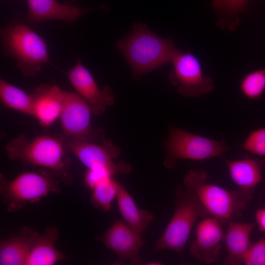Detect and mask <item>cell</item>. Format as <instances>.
Masks as SVG:
<instances>
[{
  "instance_id": "obj_1",
  "label": "cell",
  "mask_w": 265,
  "mask_h": 265,
  "mask_svg": "<svg viewBox=\"0 0 265 265\" xmlns=\"http://www.w3.org/2000/svg\"><path fill=\"white\" fill-rule=\"evenodd\" d=\"M115 46L135 79L171 62L179 50L171 38L159 36L141 23L134 24L129 33L119 39Z\"/></svg>"
},
{
  "instance_id": "obj_2",
  "label": "cell",
  "mask_w": 265,
  "mask_h": 265,
  "mask_svg": "<svg viewBox=\"0 0 265 265\" xmlns=\"http://www.w3.org/2000/svg\"><path fill=\"white\" fill-rule=\"evenodd\" d=\"M5 150L8 159L50 170L66 185L72 184L71 161L66 157L63 138L42 135L31 138L22 134L10 140Z\"/></svg>"
},
{
  "instance_id": "obj_3",
  "label": "cell",
  "mask_w": 265,
  "mask_h": 265,
  "mask_svg": "<svg viewBox=\"0 0 265 265\" xmlns=\"http://www.w3.org/2000/svg\"><path fill=\"white\" fill-rule=\"evenodd\" d=\"M207 172L191 169L186 174L184 184L192 190L212 216L222 224H229L239 217L251 201L252 193L229 190L207 182Z\"/></svg>"
},
{
  "instance_id": "obj_4",
  "label": "cell",
  "mask_w": 265,
  "mask_h": 265,
  "mask_svg": "<svg viewBox=\"0 0 265 265\" xmlns=\"http://www.w3.org/2000/svg\"><path fill=\"white\" fill-rule=\"evenodd\" d=\"M3 49L26 77H34L50 63L44 40L24 22L13 20L1 30Z\"/></svg>"
},
{
  "instance_id": "obj_5",
  "label": "cell",
  "mask_w": 265,
  "mask_h": 265,
  "mask_svg": "<svg viewBox=\"0 0 265 265\" xmlns=\"http://www.w3.org/2000/svg\"><path fill=\"white\" fill-rule=\"evenodd\" d=\"M210 215L192 190L177 186L174 213L163 234L156 242L154 252L170 250L182 256L196 220Z\"/></svg>"
},
{
  "instance_id": "obj_6",
  "label": "cell",
  "mask_w": 265,
  "mask_h": 265,
  "mask_svg": "<svg viewBox=\"0 0 265 265\" xmlns=\"http://www.w3.org/2000/svg\"><path fill=\"white\" fill-rule=\"evenodd\" d=\"M60 182L50 170L26 172L9 181L0 174V193L9 212L22 209L26 203L39 201L50 193L60 192Z\"/></svg>"
},
{
  "instance_id": "obj_7",
  "label": "cell",
  "mask_w": 265,
  "mask_h": 265,
  "mask_svg": "<svg viewBox=\"0 0 265 265\" xmlns=\"http://www.w3.org/2000/svg\"><path fill=\"white\" fill-rule=\"evenodd\" d=\"M163 145L166 153L163 163L167 169L175 168L181 159L203 161L222 158L223 154L230 149L224 140L212 139L172 125L169 127L168 136Z\"/></svg>"
},
{
  "instance_id": "obj_8",
  "label": "cell",
  "mask_w": 265,
  "mask_h": 265,
  "mask_svg": "<svg viewBox=\"0 0 265 265\" xmlns=\"http://www.w3.org/2000/svg\"><path fill=\"white\" fill-rule=\"evenodd\" d=\"M91 108L79 94L63 90V106L59 117L62 136L91 143L106 139L104 132L91 127Z\"/></svg>"
},
{
  "instance_id": "obj_9",
  "label": "cell",
  "mask_w": 265,
  "mask_h": 265,
  "mask_svg": "<svg viewBox=\"0 0 265 265\" xmlns=\"http://www.w3.org/2000/svg\"><path fill=\"white\" fill-rule=\"evenodd\" d=\"M171 62L173 68L168 79L180 94L199 97L213 89L212 78L204 73L200 60L191 52L179 50Z\"/></svg>"
},
{
  "instance_id": "obj_10",
  "label": "cell",
  "mask_w": 265,
  "mask_h": 265,
  "mask_svg": "<svg viewBox=\"0 0 265 265\" xmlns=\"http://www.w3.org/2000/svg\"><path fill=\"white\" fill-rule=\"evenodd\" d=\"M63 140L67 154H74L88 169H106L114 176L128 174L132 171L127 162L115 161L120 150L110 140L105 139L99 143L64 138Z\"/></svg>"
},
{
  "instance_id": "obj_11",
  "label": "cell",
  "mask_w": 265,
  "mask_h": 265,
  "mask_svg": "<svg viewBox=\"0 0 265 265\" xmlns=\"http://www.w3.org/2000/svg\"><path fill=\"white\" fill-rule=\"evenodd\" d=\"M65 74L77 94L88 104L94 116L102 115L114 103V94L110 86L106 85L100 89L80 60L78 59L75 65Z\"/></svg>"
},
{
  "instance_id": "obj_12",
  "label": "cell",
  "mask_w": 265,
  "mask_h": 265,
  "mask_svg": "<svg viewBox=\"0 0 265 265\" xmlns=\"http://www.w3.org/2000/svg\"><path fill=\"white\" fill-rule=\"evenodd\" d=\"M96 238L117 256L116 263L129 262L139 265L142 263L139 255L144 244L140 233L132 230L124 221L116 220L105 233Z\"/></svg>"
},
{
  "instance_id": "obj_13",
  "label": "cell",
  "mask_w": 265,
  "mask_h": 265,
  "mask_svg": "<svg viewBox=\"0 0 265 265\" xmlns=\"http://www.w3.org/2000/svg\"><path fill=\"white\" fill-rule=\"evenodd\" d=\"M195 235L189 248L192 255L201 264L216 262L225 239L221 223L212 216L205 217L197 225Z\"/></svg>"
},
{
  "instance_id": "obj_14",
  "label": "cell",
  "mask_w": 265,
  "mask_h": 265,
  "mask_svg": "<svg viewBox=\"0 0 265 265\" xmlns=\"http://www.w3.org/2000/svg\"><path fill=\"white\" fill-rule=\"evenodd\" d=\"M27 19L37 24L46 20H59L72 24L84 14L97 9H105L106 6L94 8H82L70 4H61L56 0H27Z\"/></svg>"
},
{
  "instance_id": "obj_15",
  "label": "cell",
  "mask_w": 265,
  "mask_h": 265,
  "mask_svg": "<svg viewBox=\"0 0 265 265\" xmlns=\"http://www.w3.org/2000/svg\"><path fill=\"white\" fill-rule=\"evenodd\" d=\"M33 117L44 128L52 126L59 118L63 106V89L56 85L42 84L31 94Z\"/></svg>"
},
{
  "instance_id": "obj_16",
  "label": "cell",
  "mask_w": 265,
  "mask_h": 265,
  "mask_svg": "<svg viewBox=\"0 0 265 265\" xmlns=\"http://www.w3.org/2000/svg\"><path fill=\"white\" fill-rule=\"evenodd\" d=\"M226 164L232 180L239 189L253 193L261 182L265 159L245 154L242 159L229 160L222 158Z\"/></svg>"
},
{
  "instance_id": "obj_17",
  "label": "cell",
  "mask_w": 265,
  "mask_h": 265,
  "mask_svg": "<svg viewBox=\"0 0 265 265\" xmlns=\"http://www.w3.org/2000/svg\"><path fill=\"white\" fill-rule=\"evenodd\" d=\"M38 232L25 227L18 235L0 242V265H26Z\"/></svg>"
},
{
  "instance_id": "obj_18",
  "label": "cell",
  "mask_w": 265,
  "mask_h": 265,
  "mask_svg": "<svg viewBox=\"0 0 265 265\" xmlns=\"http://www.w3.org/2000/svg\"><path fill=\"white\" fill-rule=\"evenodd\" d=\"M254 226V223L234 221L228 224L224 239L228 253L225 265L242 264L244 255L251 243L250 238Z\"/></svg>"
},
{
  "instance_id": "obj_19",
  "label": "cell",
  "mask_w": 265,
  "mask_h": 265,
  "mask_svg": "<svg viewBox=\"0 0 265 265\" xmlns=\"http://www.w3.org/2000/svg\"><path fill=\"white\" fill-rule=\"evenodd\" d=\"M59 238L57 229L51 226L43 234L38 233L26 265H53L65 259V256L55 248Z\"/></svg>"
},
{
  "instance_id": "obj_20",
  "label": "cell",
  "mask_w": 265,
  "mask_h": 265,
  "mask_svg": "<svg viewBox=\"0 0 265 265\" xmlns=\"http://www.w3.org/2000/svg\"><path fill=\"white\" fill-rule=\"evenodd\" d=\"M117 202L124 221L134 231L141 233L154 221V216L149 211L138 208L125 187L119 183Z\"/></svg>"
},
{
  "instance_id": "obj_21",
  "label": "cell",
  "mask_w": 265,
  "mask_h": 265,
  "mask_svg": "<svg viewBox=\"0 0 265 265\" xmlns=\"http://www.w3.org/2000/svg\"><path fill=\"white\" fill-rule=\"evenodd\" d=\"M0 99L6 107L33 117V100L31 94L2 79L0 80Z\"/></svg>"
},
{
  "instance_id": "obj_22",
  "label": "cell",
  "mask_w": 265,
  "mask_h": 265,
  "mask_svg": "<svg viewBox=\"0 0 265 265\" xmlns=\"http://www.w3.org/2000/svg\"><path fill=\"white\" fill-rule=\"evenodd\" d=\"M248 0H212V6L218 17V25L223 28L235 29L239 15L247 8Z\"/></svg>"
},
{
  "instance_id": "obj_23",
  "label": "cell",
  "mask_w": 265,
  "mask_h": 265,
  "mask_svg": "<svg viewBox=\"0 0 265 265\" xmlns=\"http://www.w3.org/2000/svg\"><path fill=\"white\" fill-rule=\"evenodd\" d=\"M118 184L111 177L98 185L92 190L90 197L91 204L105 212L110 211L112 202L116 197Z\"/></svg>"
},
{
  "instance_id": "obj_24",
  "label": "cell",
  "mask_w": 265,
  "mask_h": 265,
  "mask_svg": "<svg viewBox=\"0 0 265 265\" xmlns=\"http://www.w3.org/2000/svg\"><path fill=\"white\" fill-rule=\"evenodd\" d=\"M239 90L249 100H258L265 91V68L248 73L241 80Z\"/></svg>"
},
{
  "instance_id": "obj_25",
  "label": "cell",
  "mask_w": 265,
  "mask_h": 265,
  "mask_svg": "<svg viewBox=\"0 0 265 265\" xmlns=\"http://www.w3.org/2000/svg\"><path fill=\"white\" fill-rule=\"evenodd\" d=\"M239 147L253 155L265 157V126L251 131Z\"/></svg>"
},
{
  "instance_id": "obj_26",
  "label": "cell",
  "mask_w": 265,
  "mask_h": 265,
  "mask_svg": "<svg viewBox=\"0 0 265 265\" xmlns=\"http://www.w3.org/2000/svg\"><path fill=\"white\" fill-rule=\"evenodd\" d=\"M244 265H265V238L251 242L243 259Z\"/></svg>"
},
{
  "instance_id": "obj_27",
  "label": "cell",
  "mask_w": 265,
  "mask_h": 265,
  "mask_svg": "<svg viewBox=\"0 0 265 265\" xmlns=\"http://www.w3.org/2000/svg\"><path fill=\"white\" fill-rule=\"evenodd\" d=\"M114 176L106 169L87 168L84 175V183L87 188L92 190L98 185Z\"/></svg>"
},
{
  "instance_id": "obj_28",
  "label": "cell",
  "mask_w": 265,
  "mask_h": 265,
  "mask_svg": "<svg viewBox=\"0 0 265 265\" xmlns=\"http://www.w3.org/2000/svg\"><path fill=\"white\" fill-rule=\"evenodd\" d=\"M255 218L259 230L265 234V207L256 211Z\"/></svg>"
},
{
  "instance_id": "obj_29",
  "label": "cell",
  "mask_w": 265,
  "mask_h": 265,
  "mask_svg": "<svg viewBox=\"0 0 265 265\" xmlns=\"http://www.w3.org/2000/svg\"><path fill=\"white\" fill-rule=\"evenodd\" d=\"M161 263L160 262H149V263H147V265H161V264H160Z\"/></svg>"
}]
</instances>
